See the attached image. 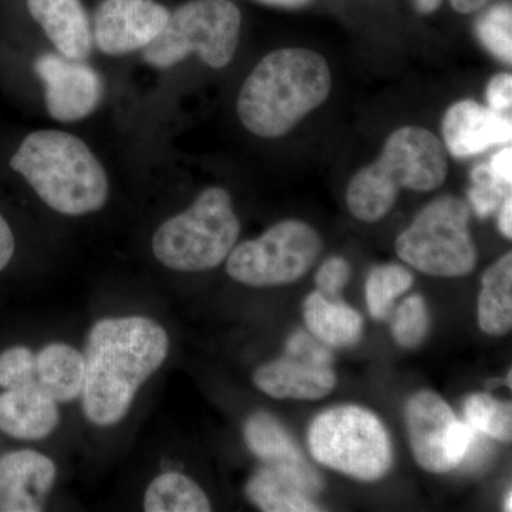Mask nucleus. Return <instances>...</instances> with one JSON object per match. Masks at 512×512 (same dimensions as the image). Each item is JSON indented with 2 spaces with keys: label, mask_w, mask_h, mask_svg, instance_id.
Segmentation results:
<instances>
[{
  "label": "nucleus",
  "mask_w": 512,
  "mask_h": 512,
  "mask_svg": "<svg viewBox=\"0 0 512 512\" xmlns=\"http://www.w3.org/2000/svg\"><path fill=\"white\" fill-rule=\"evenodd\" d=\"M241 28V10L231 0H187L170 12L143 57L150 66L168 69L195 53L208 66L222 69L234 59Z\"/></svg>",
  "instance_id": "nucleus-6"
},
{
  "label": "nucleus",
  "mask_w": 512,
  "mask_h": 512,
  "mask_svg": "<svg viewBox=\"0 0 512 512\" xmlns=\"http://www.w3.org/2000/svg\"><path fill=\"white\" fill-rule=\"evenodd\" d=\"M332 89L325 57L305 47L275 50L261 60L239 92V120L262 138L285 136L318 109Z\"/></svg>",
  "instance_id": "nucleus-2"
},
{
  "label": "nucleus",
  "mask_w": 512,
  "mask_h": 512,
  "mask_svg": "<svg viewBox=\"0 0 512 512\" xmlns=\"http://www.w3.org/2000/svg\"><path fill=\"white\" fill-rule=\"evenodd\" d=\"M470 218V207L461 198H436L396 239L397 255L423 274L441 278L470 274L477 262Z\"/></svg>",
  "instance_id": "nucleus-8"
},
{
  "label": "nucleus",
  "mask_w": 512,
  "mask_h": 512,
  "mask_svg": "<svg viewBox=\"0 0 512 512\" xmlns=\"http://www.w3.org/2000/svg\"><path fill=\"white\" fill-rule=\"evenodd\" d=\"M447 174V150L439 138L423 127H402L390 134L375 163L350 180L346 201L357 220L377 222L392 211L402 188L434 191Z\"/></svg>",
  "instance_id": "nucleus-4"
},
{
  "label": "nucleus",
  "mask_w": 512,
  "mask_h": 512,
  "mask_svg": "<svg viewBox=\"0 0 512 512\" xmlns=\"http://www.w3.org/2000/svg\"><path fill=\"white\" fill-rule=\"evenodd\" d=\"M488 165L500 180L512 184V148L510 146L501 148L500 151L494 153L491 160L488 161Z\"/></svg>",
  "instance_id": "nucleus-32"
},
{
  "label": "nucleus",
  "mask_w": 512,
  "mask_h": 512,
  "mask_svg": "<svg viewBox=\"0 0 512 512\" xmlns=\"http://www.w3.org/2000/svg\"><path fill=\"white\" fill-rule=\"evenodd\" d=\"M84 357L66 343H52L36 355V387L59 403H69L82 394Z\"/></svg>",
  "instance_id": "nucleus-20"
},
{
  "label": "nucleus",
  "mask_w": 512,
  "mask_h": 512,
  "mask_svg": "<svg viewBox=\"0 0 512 512\" xmlns=\"http://www.w3.org/2000/svg\"><path fill=\"white\" fill-rule=\"evenodd\" d=\"M245 493L252 504L265 512L322 511L301 488L268 467L249 478Z\"/></svg>",
  "instance_id": "nucleus-22"
},
{
  "label": "nucleus",
  "mask_w": 512,
  "mask_h": 512,
  "mask_svg": "<svg viewBox=\"0 0 512 512\" xmlns=\"http://www.w3.org/2000/svg\"><path fill=\"white\" fill-rule=\"evenodd\" d=\"M10 165L47 207L60 214H92L109 198L106 170L87 144L73 134L35 131L22 141Z\"/></svg>",
  "instance_id": "nucleus-3"
},
{
  "label": "nucleus",
  "mask_w": 512,
  "mask_h": 512,
  "mask_svg": "<svg viewBox=\"0 0 512 512\" xmlns=\"http://www.w3.org/2000/svg\"><path fill=\"white\" fill-rule=\"evenodd\" d=\"M168 350L170 339L156 320L126 316L94 323L80 394L87 419L100 427L120 423L140 387L164 365Z\"/></svg>",
  "instance_id": "nucleus-1"
},
{
  "label": "nucleus",
  "mask_w": 512,
  "mask_h": 512,
  "mask_svg": "<svg viewBox=\"0 0 512 512\" xmlns=\"http://www.w3.org/2000/svg\"><path fill=\"white\" fill-rule=\"evenodd\" d=\"M491 0H450L451 6L461 15H471L487 8Z\"/></svg>",
  "instance_id": "nucleus-35"
},
{
  "label": "nucleus",
  "mask_w": 512,
  "mask_h": 512,
  "mask_svg": "<svg viewBox=\"0 0 512 512\" xmlns=\"http://www.w3.org/2000/svg\"><path fill=\"white\" fill-rule=\"evenodd\" d=\"M333 355L311 332L296 330L284 356L259 367L255 386L275 399L319 400L336 386Z\"/></svg>",
  "instance_id": "nucleus-11"
},
{
  "label": "nucleus",
  "mask_w": 512,
  "mask_h": 512,
  "mask_svg": "<svg viewBox=\"0 0 512 512\" xmlns=\"http://www.w3.org/2000/svg\"><path fill=\"white\" fill-rule=\"evenodd\" d=\"M511 137V117L477 101H457L444 114V147L456 158L480 156L490 148L511 143Z\"/></svg>",
  "instance_id": "nucleus-15"
},
{
  "label": "nucleus",
  "mask_w": 512,
  "mask_h": 512,
  "mask_svg": "<svg viewBox=\"0 0 512 512\" xmlns=\"http://www.w3.org/2000/svg\"><path fill=\"white\" fill-rule=\"evenodd\" d=\"M308 443L316 461L357 480H379L392 468L389 434L379 417L363 407L339 406L320 413L309 429Z\"/></svg>",
  "instance_id": "nucleus-7"
},
{
  "label": "nucleus",
  "mask_w": 512,
  "mask_h": 512,
  "mask_svg": "<svg viewBox=\"0 0 512 512\" xmlns=\"http://www.w3.org/2000/svg\"><path fill=\"white\" fill-rule=\"evenodd\" d=\"M414 2H416L417 12L421 15H430L440 8L443 0H414Z\"/></svg>",
  "instance_id": "nucleus-37"
},
{
  "label": "nucleus",
  "mask_w": 512,
  "mask_h": 512,
  "mask_svg": "<svg viewBox=\"0 0 512 512\" xmlns=\"http://www.w3.org/2000/svg\"><path fill=\"white\" fill-rule=\"evenodd\" d=\"M430 318L426 302L419 295L410 296L393 316L392 335L402 348L421 345L429 332Z\"/></svg>",
  "instance_id": "nucleus-28"
},
{
  "label": "nucleus",
  "mask_w": 512,
  "mask_h": 512,
  "mask_svg": "<svg viewBox=\"0 0 512 512\" xmlns=\"http://www.w3.org/2000/svg\"><path fill=\"white\" fill-rule=\"evenodd\" d=\"M147 512H208L211 503L200 485L180 473H165L151 481L144 497Z\"/></svg>",
  "instance_id": "nucleus-23"
},
{
  "label": "nucleus",
  "mask_w": 512,
  "mask_h": 512,
  "mask_svg": "<svg viewBox=\"0 0 512 512\" xmlns=\"http://www.w3.org/2000/svg\"><path fill=\"white\" fill-rule=\"evenodd\" d=\"M256 2L272 6V8L301 9L303 6L309 5L312 0H256Z\"/></svg>",
  "instance_id": "nucleus-36"
},
{
  "label": "nucleus",
  "mask_w": 512,
  "mask_h": 512,
  "mask_svg": "<svg viewBox=\"0 0 512 512\" xmlns=\"http://www.w3.org/2000/svg\"><path fill=\"white\" fill-rule=\"evenodd\" d=\"M512 494L508 493L507 498H505V511H511L512 510Z\"/></svg>",
  "instance_id": "nucleus-38"
},
{
  "label": "nucleus",
  "mask_w": 512,
  "mask_h": 512,
  "mask_svg": "<svg viewBox=\"0 0 512 512\" xmlns=\"http://www.w3.org/2000/svg\"><path fill=\"white\" fill-rule=\"evenodd\" d=\"M485 99L490 109L505 113L512 107V76L511 73L495 74L487 84Z\"/></svg>",
  "instance_id": "nucleus-31"
},
{
  "label": "nucleus",
  "mask_w": 512,
  "mask_h": 512,
  "mask_svg": "<svg viewBox=\"0 0 512 512\" xmlns=\"http://www.w3.org/2000/svg\"><path fill=\"white\" fill-rule=\"evenodd\" d=\"M59 409L35 386L0 394V430L19 440H43L59 426Z\"/></svg>",
  "instance_id": "nucleus-18"
},
{
  "label": "nucleus",
  "mask_w": 512,
  "mask_h": 512,
  "mask_svg": "<svg viewBox=\"0 0 512 512\" xmlns=\"http://www.w3.org/2000/svg\"><path fill=\"white\" fill-rule=\"evenodd\" d=\"M35 72L45 86L47 113L60 123L89 117L104 97V82L97 70L82 60L60 53H45L35 60Z\"/></svg>",
  "instance_id": "nucleus-12"
},
{
  "label": "nucleus",
  "mask_w": 512,
  "mask_h": 512,
  "mask_svg": "<svg viewBox=\"0 0 512 512\" xmlns=\"http://www.w3.org/2000/svg\"><path fill=\"white\" fill-rule=\"evenodd\" d=\"M478 323L491 336L507 335L512 328V255L498 259L483 276L478 299Z\"/></svg>",
  "instance_id": "nucleus-21"
},
{
  "label": "nucleus",
  "mask_w": 512,
  "mask_h": 512,
  "mask_svg": "<svg viewBox=\"0 0 512 512\" xmlns=\"http://www.w3.org/2000/svg\"><path fill=\"white\" fill-rule=\"evenodd\" d=\"M13 254H15V237H13L12 228L0 214V271L9 265Z\"/></svg>",
  "instance_id": "nucleus-33"
},
{
  "label": "nucleus",
  "mask_w": 512,
  "mask_h": 512,
  "mask_svg": "<svg viewBox=\"0 0 512 512\" xmlns=\"http://www.w3.org/2000/svg\"><path fill=\"white\" fill-rule=\"evenodd\" d=\"M56 480V466L33 450L0 458V512H40Z\"/></svg>",
  "instance_id": "nucleus-16"
},
{
  "label": "nucleus",
  "mask_w": 512,
  "mask_h": 512,
  "mask_svg": "<svg viewBox=\"0 0 512 512\" xmlns=\"http://www.w3.org/2000/svg\"><path fill=\"white\" fill-rule=\"evenodd\" d=\"M322 247V238L306 222H278L261 237L232 249L227 272L254 288L292 284L312 268Z\"/></svg>",
  "instance_id": "nucleus-9"
},
{
  "label": "nucleus",
  "mask_w": 512,
  "mask_h": 512,
  "mask_svg": "<svg viewBox=\"0 0 512 512\" xmlns=\"http://www.w3.org/2000/svg\"><path fill=\"white\" fill-rule=\"evenodd\" d=\"M350 265L343 258L333 256L323 262L316 274V286L322 295L336 299V296L348 285Z\"/></svg>",
  "instance_id": "nucleus-30"
},
{
  "label": "nucleus",
  "mask_w": 512,
  "mask_h": 512,
  "mask_svg": "<svg viewBox=\"0 0 512 512\" xmlns=\"http://www.w3.org/2000/svg\"><path fill=\"white\" fill-rule=\"evenodd\" d=\"M468 201L481 220L491 217L511 194V185L504 183L491 170L488 163L478 164L471 171Z\"/></svg>",
  "instance_id": "nucleus-27"
},
{
  "label": "nucleus",
  "mask_w": 512,
  "mask_h": 512,
  "mask_svg": "<svg viewBox=\"0 0 512 512\" xmlns=\"http://www.w3.org/2000/svg\"><path fill=\"white\" fill-rule=\"evenodd\" d=\"M410 446L417 464L430 473L457 470L473 446L478 431L433 392L414 394L406 406Z\"/></svg>",
  "instance_id": "nucleus-10"
},
{
  "label": "nucleus",
  "mask_w": 512,
  "mask_h": 512,
  "mask_svg": "<svg viewBox=\"0 0 512 512\" xmlns=\"http://www.w3.org/2000/svg\"><path fill=\"white\" fill-rule=\"evenodd\" d=\"M303 318L309 332L328 348H350L362 336L360 313L319 291L312 292L303 302Z\"/></svg>",
  "instance_id": "nucleus-19"
},
{
  "label": "nucleus",
  "mask_w": 512,
  "mask_h": 512,
  "mask_svg": "<svg viewBox=\"0 0 512 512\" xmlns=\"http://www.w3.org/2000/svg\"><path fill=\"white\" fill-rule=\"evenodd\" d=\"M466 423L490 439L510 443L512 437L511 403L495 399L490 394L477 393L464 403Z\"/></svg>",
  "instance_id": "nucleus-25"
},
{
  "label": "nucleus",
  "mask_w": 512,
  "mask_h": 512,
  "mask_svg": "<svg viewBox=\"0 0 512 512\" xmlns=\"http://www.w3.org/2000/svg\"><path fill=\"white\" fill-rule=\"evenodd\" d=\"M498 228L505 238H512V197L511 194L498 208Z\"/></svg>",
  "instance_id": "nucleus-34"
},
{
  "label": "nucleus",
  "mask_w": 512,
  "mask_h": 512,
  "mask_svg": "<svg viewBox=\"0 0 512 512\" xmlns=\"http://www.w3.org/2000/svg\"><path fill=\"white\" fill-rule=\"evenodd\" d=\"M412 286L413 275L403 266H376L366 281V302L370 315L377 320L386 319L392 312L394 301Z\"/></svg>",
  "instance_id": "nucleus-24"
},
{
  "label": "nucleus",
  "mask_w": 512,
  "mask_h": 512,
  "mask_svg": "<svg viewBox=\"0 0 512 512\" xmlns=\"http://www.w3.org/2000/svg\"><path fill=\"white\" fill-rule=\"evenodd\" d=\"M241 224L224 188L202 192L187 211L165 221L153 237L158 261L178 272L210 271L237 244Z\"/></svg>",
  "instance_id": "nucleus-5"
},
{
  "label": "nucleus",
  "mask_w": 512,
  "mask_h": 512,
  "mask_svg": "<svg viewBox=\"0 0 512 512\" xmlns=\"http://www.w3.org/2000/svg\"><path fill=\"white\" fill-rule=\"evenodd\" d=\"M168 18L170 10L157 0H101L94 12L93 40L106 55H128L150 45Z\"/></svg>",
  "instance_id": "nucleus-13"
},
{
  "label": "nucleus",
  "mask_w": 512,
  "mask_h": 512,
  "mask_svg": "<svg viewBox=\"0 0 512 512\" xmlns=\"http://www.w3.org/2000/svg\"><path fill=\"white\" fill-rule=\"evenodd\" d=\"M26 5L60 55L82 62L89 59L93 28L82 0H26Z\"/></svg>",
  "instance_id": "nucleus-17"
},
{
  "label": "nucleus",
  "mask_w": 512,
  "mask_h": 512,
  "mask_svg": "<svg viewBox=\"0 0 512 512\" xmlns=\"http://www.w3.org/2000/svg\"><path fill=\"white\" fill-rule=\"evenodd\" d=\"M36 387V355L25 346H15L0 355V387L5 390Z\"/></svg>",
  "instance_id": "nucleus-29"
},
{
  "label": "nucleus",
  "mask_w": 512,
  "mask_h": 512,
  "mask_svg": "<svg viewBox=\"0 0 512 512\" xmlns=\"http://www.w3.org/2000/svg\"><path fill=\"white\" fill-rule=\"evenodd\" d=\"M476 33L481 45L501 62H512V8L510 3L490 6L477 19Z\"/></svg>",
  "instance_id": "nucleus-26"
},
{
  "label": "nucleus",
  "mask_w": 512,
  "mask_h": 512,
  "mask_svg": "<svg viewBox=\"0 0 512 512\" xmlns=\"http://www.w3.org/2000/svg\"><path fill=\"white\" fill-rule=\"evenodd\" d=\"M244 439L265 467L291 481L309 497L322 493V477L303 456L288 430L271 414H252L245 421Z\"/></svg>",
  "instance_id": "nucleus-14"
}]
</instances>
